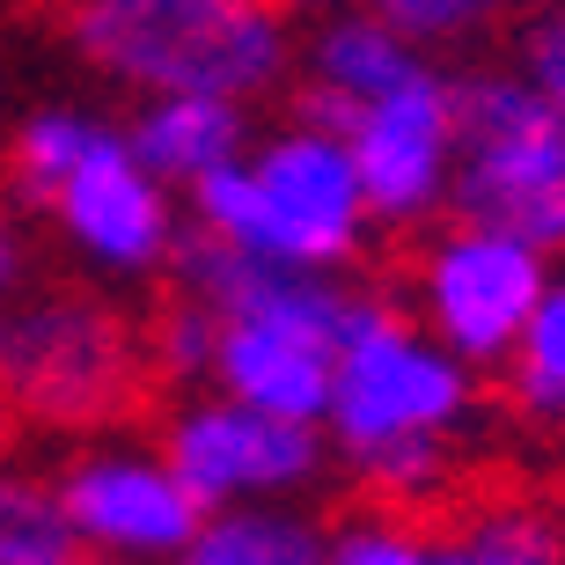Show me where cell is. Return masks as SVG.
Segmentation results:
<instances>
[{"label":"cell","instance_id":"obj_14","mask_svg":"<svg viewBox=\"0 0 565 565\" xmlns=\"http://www.w3.org/2000/svg\"><path fill=\"white\" fill-rule=\"evenodd\" d=\"M331 558V522L301 500H243L206 507L191 544L169 565H323Z\"/></svg>","mask_w":565,"mask_h":565},{"label":"cell","instance_id":"obj_28","mask_svg":"<svg viewBox=\"0 0 565 565\" xmlns=\"http://www.w3.org/2000/svg\"><path fill=\"white\" fill-rule=\"evenodd\" d=\"M66 8H74V0H66Z\"/></svg>","mask_w":565,"mask_h":565},{"label":"cell","instance_id":"obj_1","mask_svg":"<svg viewBox=\"0 0 565 565\" xmlns=\"http://www.w3.org/2000/svg\"><path fill=\"white\" fill-rule=\"evenodd\" d=\"M478 412V367L456 360L434 331L412 323V309L353 294L338 375L323 404L331 456L367 484L382 507H426L456 478V448Z\"/></svg>","mask_w":565,"mask_h":565},{"label":"cell","instance_id":"obj_26","mask_svg":"<svg viewBox=\"0 0 565 565\" xmlns=\"http://www.w3.org/2000/svg\"><path fill=\"white\" fill-rule=\"evenodd\" d=\"M0 345H8V301H0Z\"/></svg>","mask_w":565,"mask_h":565},{"label":"cell","instance_id":"obj_11","mask_svg":"<svg viewBox=\"0 0 565 565\" xmlns=\"http://www.w3.org/2000/svg\"><path fill=\"white\" fill-rule=\"evenodd\" d=\"M52 484H60L74 551H96V558H118V565H169L191 544V529L206 522L199 492L177 478L162 440L88 434L52 470Z\"/></svg>","mask_w":565,"mask_h":565},{"label":"cell","instance_id":"obj_12","mask_svg":"<svg viewBox=\"0 0 565 565\" xmlns=\"http://www.w3.org/2000/svg\"><path fill=\"white\" fill-rule=\"evenodd\" d=\"M126 140L169 191H191L199 177H213L250 147V104L206 96V88H162V96H140Z\"/></svg>","mask_w":565,"mask_h":565},{"label":"cell","instance_id":"obj_15","mask_svg":"<svg viewBox=\"0 0 565 565\" xmlns=\"http://www.w3.org/2000/svg\"><path fill=\"white\" fill-rule=\"evenodd\" d=\"M434 544L440 565H565V522L529 500H470Z\"/></svg>","mask_w":565,"mask_h":565},{"label":"cell","instance_id":"obj_2","mask_svg":"<svg viewBox=\"0 0 565 565\" xmlns=\"http://www.w3.org/2000/svg\"><path fill=\"white\" fill-rule=\"evenodd\" d=\"M169 273H177V294H191L221 316L213 323V367H206L213 390H228L257 412H279V419L323 426L353 287H338L323 273H287L273 257L213 243L199 228L184 235Z\"/></svg>","mask_w":565,"mask_h":565},{"label":"cell","instance_id":"obj_3","mask_svg":"<svg viewBox=\"0 0 565 565\" xmlns=\"http://www.w3.org/2000/svg\"><path fill=\"white\" fill-rule=\"evenodd\" d=\"M184 199L199 235L235 243L250 257H273L287 273H323V279L345 273L367 250V228H375L345 140L316 118H294V126L250 140L235 162L199 177Z\"/></svg>","mask_w":565,"mask_h":565},{"label":"cell","instance_id":"obj_20","mask_svg":"<svg viewBox=\"0 0 565 565\" xmlns=\"http://www.w3.org/2000/svg\"><path fill=\"white\" fill-rule=\"evenodd\" d=\"M213 323H221V316H213L206 301H191V294L162 301L154 323H147V367H154L162 382H177V390L206 382V367H213Z\"/></svg>","mask_w":565,"mask_h":565},{"label":"cell","instance_id":"obj_27","mask_svg":"<svg viewBox=\"0 0 565 565\" xmlns=\"http://www.w3.org/2000/svg\"><path fill=\"white\" fill-rule=\"evenodd\" d=\"M0 426H8V397H0Z\"/></svg>","mask_w":565,"mask_h":565},{"label":"cell","instance_id":"obj_9","mask_svg":"<svg viewBox=\"0 0 565 565\" xmlns=\"http://www.w3.org/2000/svg\"><path fill=\"white\" fill-rule=\"evenodd\" d=\"M38 213L52 221V235L66 243L74 265H88L96 279H126V287L169 273L177 250H184L177 191L132 154L126 126H110V118L88 132V147L38 199Z\"/></svg>","mask_w":565,"mask_h":565},{"label":"cell","instance_id":"obj_4","mask_svg":"<svg viewBox=\"0 0 565 565\" xmlns=\"http://www.w3.org/2000/svg\"><path fill=\"white\" fill-rule=\"evenodd\" d=\"M66 38L132 96L206 88L257 104L294 74V30L279 0H74Z\"/></svg>","mask_w":565,"mask_h":565},{"label":"cell","instance_id":"obj_19","mask_svg":"<svg viewBox=\"0 0 565 565\" xmlns=\"http://www.w3.org/2000/svg\"><path fill=\"white\" fill-rule=\"evenodd\" d=\"M323 565H440V544L412 507L367 500L345 522H331V558Z\"/></svg>","mask_w":565,"mask_h":565},{"label":"cell","instance_id":"obj_21","mask_svg":"<svg viewBox=\"0 0 565 565\" xmlns=\"http://www.w3.org/2000/svg\"><path fill=\"white\" fill-rule=\"evenodd\" d=\"M367 8H375L382 22H397L412 44H448V38L484 30L507 0H367Z\"/></svg>","mask_w":565,"mask_h":565},{"label":"cell","instance_id":"obj_7","mask_svg":"<svg viewBox=\"0 0 565 565\" xmlns=\"http://www.w3.org/2000/svg\"><path fill=\"white\" fill-rule=\"evenodd\" d=\"M551 279V257L514 228L492 221H448L412 257V323L470 367H500L522 338L529 309Z\"/></svg>","mask_w":565,"mask_h":565},{"label":"cell","instance_id":"obj_18","mask_svg":"<svg viewBox=\"0 0 565 565\" xmlns=\"http://www.w3.org/2000/svg\"><path fill=\"white\" fill-rule=\"evenodd\" d=\"M96 126H104V118L82 110V104H44V110H30V118H15V132H8V162H0V169H8V184H15V199L38 206L44 191L74 169V154L88 147Z\"/></svg>","mask_w":565,"mask_h":565},{"label":"cell","instance_id":"obj_24","mask_svg":"<svg viewBox=\"0 0 565 565\" xmlns=\"http://www.w3.org/2000/svg\"><path fill=\"white\" fill-rule=\"evenodd\" d=\"M287 15H331V8H345V0H279Z\"/></svg>","mask_w":565,"mask_h":565},{"label":"cell","instance_id":"obj_6","mask_svg":"<svg viewBox=\"0 0 565 565\" xmlns=\"http://www.w3.org/2000/svg\"><path fill=\"white\" fill-rule=\"evenodd\" d=\"M456 110L462 154L448 206L529 235L544 257H565V118L529 88L522 66L456 82Z\"/></svg>","mask_w":565,"mask_h":565},{"label":"cell","instance_id":"obj_17","mask_svg":"<svg viewBox=\"0 0 565 565\" xmlns=\"http://www.w3.org/2000/svg\"><path fill=\"white\" fill-rule=\"evenodd\" d=\"M74 558L60 484L30 462H0V565H60Z\"/></svg>","mask_w":565,"mask_h":565},{"label":"cell","instance_id":"obj_16","mask_svg":"<svg viewBox=\"0 0 565 565\" xmlns=\"http://www.w3.org/2000/svg\"><path fill=\"white\" fill-rule=\"evenodd\" d=\"M500 382L529 434H565V273L544 279L514 353L500 360Z\"/></svg>","mask_w":565,"mask_h":565},{"label":"cell","instance_id":"obj_13","mask_svg":"<svg viewBox=\"0 0 565 565\" xmlns=\"http://www.w3.org/2000/svg\"><path fill=\"white\" fill-rule=\"evenodd\" d=\"M419 60H426V44H412L397 22H382L375 8H367V15H331V22L309 38V66H301L309 82H301V104H294V118L331 126L345 104L375 96L382 82L412 74Z\"/></svg>","mask_w":565,"mask_h":565},{"label":"cell","instance_id":"obj_25","mask_svg":"<svg viewBox=\"0 0 565 565\" xmlns=\"http://www.w3.org/2000/svg\"><path fill=\"white\" fill-rule=\"evenodd\" d=\"M60 565H118V558H96V551H74V558H60Z\"/></svg>","mask_w":565,"mask_h":565},{"label":"cell","instance_id":"obj_10","mask_svg":"<svg viewBox=\"0 0 565 565\" xmlns=\"http://www.w3.org/2000/svg\"><path fill=\"white\" fill-rule=\"evenodd\" d=\"M162 456L177 462V478L199 492V507H243V500H301L323 462H331V440L323 426L279 419V412H257V404L228 397V390H177V404L154 426Z\"/></svg>","mask_w":565,"mask_h":565},{"label":"cell","instance_id":"obj_22","mask_svg":"<svg viewBox=\"0 0 565 565\" xmlns=\"http://www.w3.org/2000/svg\"><path fill=\"white\" fill-rule=\"evenodd\" d=\"M514 66H522L529 88L565 118V0H551L544 15H529L522 44H514Z\"/></svg>","mask_w":565,"mask_h":565},{"label":"cell","instance_id":"obj_5","mask_svg":"<svg viewBox=\"0 0 565 565\" xmlns=\"http://www.w3.org/2000/svg\"><path fill=\"white\" fill-rule=\"evenodd\" d=\"M147 331L96 294H38L8 316L0 397L38 434H118L147 404Z\"/></svg>","mask_w":565,"mask_h":565},{"label":"cell","instance_id":"obj_23","mask_svg":"<svg viewBox=\"0 0 565 565\" xmlns=\"http://www.w3.org/2000/svg\"><path fill=\"white\" fill-rule=\"evenodd\" d=\"M15 279H22V235L8 221V206H0V287H15Z\"/></svg>","mask_w":565,"mask_h":565},{"label":"cell","instance_id":"obj_8","mask_svg":"<svg viewBox=\"0 0 565 565\" xmlns=\"http://www.w3.org/2000/svg\"><path fill=\"white\" fill-rule=\"evenodd\" d=\"M331 132L345 140V154L360 169L375 228H426L456 199L462 110H456V82L434 60H419L412 74L382 82L375 96L345 104L331 118Z\"/></svg>","mask_w":565,"mask_h":565}]
</instances>
